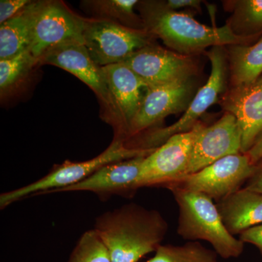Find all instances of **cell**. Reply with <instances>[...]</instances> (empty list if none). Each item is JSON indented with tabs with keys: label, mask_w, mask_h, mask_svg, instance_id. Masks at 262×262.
Here are the masks:
<instances>
[{
	"label": "cell",
	"mask_w": 262,
	"mask_h": 262,
	"mask_svg": "<svg viewBox=\"0 0 262 262\" xmlns=\"http://www.w3.org/2000/svg\"><path fill=\"white\" fill-rule=\"evenodd\" d=\"M94 229L106 245L112 262H138L156 251L168 224L159 212L132 203L100 215Z\"/></svg>",
	"instance_id": "6da1fadb"
},
{
	"label": "cell",
	"mask_w": 262,
	"mask_h": 262,
	"mask_svg": "<svg viewBox=\"0 0 262 262\" xmlns=\"http://www.w3.org/2000/svg\"><path fill=\"white\" fill-rule=\"evenodd\" d=\"M139 5L146 32L180 54L192 56L208 48L249 42L234 34L227 24L222 27L205 25L190 13L170 9L164 2H141Z\"/></svg>",
	"instance_id": "7a4b0ae2"
},
{
	"label": "cell",
	"mask_w": 262,
	"mask_h": 262,
	"mask_svg": "<svg viewBox=\"0 0 262 262\" xmlns=\"http://www.w3.org/2000/svg\"><path fill=\"white\" fill-rule=\"evenodd\" d=\"M179 206L177 232L189 241H206L223 258H237L244 244L226 228L213 200L203 193L170 188Z\"/></svg>",
	"instance_id": "3957f363"
},
{
	"label": "cell",
	"mask_w": 262,
	"mask_h": 262,
	"mask_svg": "<svg viewBox=\"0 0 262 262\" xmlns=\"http://www.w3.org/2000/svg\"><path fill=\"white\" fill-rule=\"evenodd\" d=\"M155 150L130 148L125 145L123 141L115 139L107 149L93 159L79 163L67 160L61 165L55 167L48 175L39 180L14 190L3 193L0 196V207L5 208L29 196L58 192L62 189L82 182L107 164L146 157Z\"/></svg>",
	"instance_id": "277c9868"
},
{
	"label": "cell",
	"mask_w": 262,
	"mask_h": 262,
	"mask_svg": "<svg viewBox=\"0 0 262 262\" xmlns=\"http://www.w3.org/2000/svg\"><path fill=\"white\" fill-rule=\"evenodd\" d=\"M211 64V74L206 83L198 90L184 115L178 121L168 127H160L139 135V142L131 146L134 149H157L171 136L192 130L199 122L208 108L218 101L219 96L227 91L229 82L227 49L223 46L211 48L206 52Z\"/></svg>",
	"instance_id": "5b68a950"
},
{
	"label": "cell",
	"mask_w": 262,
	"mask_h": 262,
	"mask_svg": "<svg viewBox=\"0 0 262 262\" xmlns=\"http://www.w3.org/2000/svg\"><path fill=\"white\" fill-rule=\"evenodd\" d=\"M146 30L131 29L104 19H84V45L96 64L122 63L133 53L151 44Z\"/></svg>",
	"instance_id": "8992f818"
},
{
	"label": "cell",
	"mask_w": 262,
	"mask_h": 262,
	"mask_svg": "<svg viewBox=\"0 0 262 262\" xmlns=\"http://www.w3.org/2000/svg\"><path fill=\"white\" fill-rule=\"evenodd\" d=\"M255 165L244 153L229 155L217 160L196 173L182 177L167 185L203 193L220 201L241 189L251 178Z\"/></svg>",
	"instance_id": "52a82bcc"
},
{
	"label": "cell",
	"mask_w": 262,
	"mask_h": 262,
	"mask_svg": "<svg viewBox=\"0 0 262 262\" xmlns=\"http://www.w3.org/2000/svg\"><path fill=\"white\" fill-rule=\"evenodd\" d=\"M203 125L199 122L192 130L171 136L165 144L144 158L138 179V189L150 186L166 187L184 177L193 144Z\"/></svg>",
	"instance_id": "ba28073f"
},
{
	"label": "cell",
	"mask_w": 262,
	"mask_h": 262,
	"mask_svg": "<svg viewBox=\"0 0 262 262\" xmlns=\"http://www.w3.org/2000/svg\"><path fill=\"white\" fill-rule=\"evenodd\" d=\"M122 63L148 86L164 85L192 80L196 63L192 56L151 44L133 53Z\"/></svg>",
	"instance_id": "9c48e42d"
},
{
	"label": "cell",
	"mask_w": 262,
	"mask_h": 262,
	"mask_svg": "<svg viewBox=\"0 0 262 262\" xmlns=\"http://www.w3.org/2000/svg\"><path fill=\"white\" fill-rule=\"evenodd\" d=\"M84 19L61 2L44 1L38 13L29 51L39 59L47 50L62 43H84Z\"/></svg>",
	"instance_id": "30bf717a"
},
{
	"label": "cell",
	"mask_w": 262,
	"mask_h": 262,
	"mask_svg": "<svg viewBox=\"0 0 262 262\" xmlns=\"http://www.w3.org/2000/svg\"><path fill=\"white\" fill-rule=\"evenodd\" d=\"M241 146L238 122L233 115L225 112L215 123L208 127L203 125L198 132L185 176L196 173L229 155L241 153Z\"/></svg>",
	"instance_id": "8fae6325"
},
{
	"label": "cell",
	"mask_w": 262,
	"mask_h": 262,
	"mask_svg": "<svg viewBox=\"0 0 262 262\" xmlns=\"http://www.w3.org/2000/svg\"><path fill=\"white\" fill-rule=\"evenodd\" d=\"M194 94L192 79L178 83L148 86L141 107L129 125L126 136L140 135L165 117L185 112Z\"/></svg>",
	"instance_id": "7c38bea8"
},
{
	"label": "cell",
	"mask_w": 262,
	"mask_h": 262,
	"mask_svg": "<svg viewBox=\"0 0 262 262\" xmlns=\"http://www.w3.org/2000/svg\"><path fill=\"white\" fill-rule=\"evenodd\" d=\"M110 95V104L120 119L119 137L123 141L127 128L139 111L148 85L124 63L101 67ZM125 142V141H124Z\"/></svg>",
	"instance_id": "4fadbf2b"
},
{
	"label": "cell",
	"mask_w": 262,
	"mask_h": 262,
	"mask_svg": "<svg viewBox=\"0 0 262 262\" xmlns=\"http://www.w3.org/2000/svg\"><path fill=\"white\" fill-rule=\"evenodd\" d=\"M222 96V108L238 122L246 154L262 131V75L251 83L229 87Z\"/></svg>",
	"instance_id": "5bb4252c"
},
{
	"label": "cell",
	"mask_w": 262,
	"mask_h": 262,
	"mask_svg": "<svg viewBox=\"0 0 262 262\" xmlns=\"http://www.w3.org/2000/svg\"><path fill=\"white\" fill-rule=\"evenodd\" d=\"M38 63L56 66L76 76L111 106L102 68L91 58L84 43L73 41L54 46L43 53Z\"/></svg>",
	"instance_id": "9a60e30c"
},
{
	"label": "cell",
	"mask_w": 262,
	"mask_h": 262,
	"mask_svg": "<svg viewBox=\"0 0 262 262\" xmlns=\"http://www.w3.org/2000/svg\"><path fill=\"white\" fill-rule=\"evenodd\" d=\"M146 157L107 164L82 182L58 191L91 192L101 196L122 194L137 189L141 164Z\"/></svg>",
	"instance_id": "2e32d148"
},
{
	"label": "cell",
	"mask_w": 262,
	"mask_h": 262,
	"mask_svg": "<svg viewBox=\"0 0 262 262\" xmlns=\"http://www.w3.org/2000/svg\"><path fill=\"white\" fill-rule=\"evenodd\" d=\"M216 206L232 235L262 224L261 193L243 188L221 200Z\"/></svg>",
	"instance_id": "e0dca14e"
},
{
	"label": "cell",
	"mask_w": 262,
	"mask_h": 262,
	"mask_svg": "<svg viewBox=\"0 0 262 262\" xmlns=\"http://www.w3.org/2000/svg\"><path fill=\"white\" fill-rule=\"evenodd\" d=\"M43 3L31 2L13 18L0 25V59L29 50L38 13Z\"/></svg>",
	"instance_id": "ac0fdd59"
},
{
	"label": "cell",
	"mask_w": 262,
	"mask_h": 262,
	"mask_svg": "<svg viewBox=\"0 0 262 262\" xmlns=\"http://www.w3.org/2000/svg\"><path fill=\"white\" fill-rule=\"evenodd\" d=\"M229 87L251 83L262 75V37L253 45H232L227 49Z\"/></svg>",
	"instance_id": "d6986e66"
},
{
	"label": "cell",
	"mask_w": 262,
	"mask_h": 262,
	"mask_svg": "<svg viewBox=\"0 0 262 262\" xmlns=\"http://www.w3.org/2000/svg\"><path fill=\"white\" fill-rule=\"evenodd\" d=\"M223 4L232 13L226 24L234 34L249 40L261 34L262 0H234Z\"/></svg>",
	"instance_id": "ffe728a7"
},
{
	"label": "cell",
	"mask_w": 262,
	"mask_h": 262,
	"mask_svg": "<svg viewBox=\"0 0 262 262\" xmlns=\"http://www.w3.org/2000/svg\"><path fill=\"white\" fill-rule=\"evenodd\" d=\"M137 0H95L85 1L86 6L97 19L112 20L131 29L145 30L141 17L134 13Z\"/></svg>",
	"instance_id": "44dd1931"
},
{
	"label": "cell",
	"mask_w": 262,
	"mask_h": 262,
	"mask_svg": "<svg viewBox=\"0 0 262 262\" xmlns=\"http://www.w3.org/2000/svg\"><path fill=\"white\" fill-rule=\"evenodd\" d=\"M145 262H218L217 253L199 243H188L183 246H162L155 255Z\"/></svg>",
	"instance_id": "7402d4cb"
},
{
	"label": "cell",
	"mask_w": 262,
	"mask_h": 262,
	"mask_svg": "<svg viewBox=\"0 0 262 262\" xmlns=\"http://www.w3.org/2000/svg\"><path fill=\"white\" fill-rule=\"evenodd\" d=\"M39 64L38 59L29 50L10 58L0 59V89L3 94L25 78L33 67Z\"/></svg>",
	"instance_id": "603a6c76"
},
{
	"label": "cell",
	"mask_w": 262,
	"mask_h": 262,
	"mask_svg": "<svg viewBox=\"0 0 262 262\" xmlns=\"http://www.w3.org/2000/svg\"><path fill=\"white\" fill-rule=\"evenodd\" d=\"M68 262H112L106 245L94 229L81 236Z\"/></svg>",
	"instance_id": "cb8c5ba5"
},
{
	"label": "cell",
	"mask_w": 262,
	"mask_h": 262,
	"mask_svg": "<svg viewBox=\"0 0 262 262\" xmlns=\"http://www.w3.org/2000/svg\"><path fill=\"white\" fill-rule=\"evenodd\" d=\"M32 1L29 0H1L0 1V25L13 18Z\"/></svg>",
	"instance_id": "d4e9b609"
},
{
	"label": "cell",
	"mask_w": 262,
	"mask_h": 262,
	"mask_svg": "<svg viewBox=\"0 0 262 262\" xmlns=\"http://www.w3.org/2000/svg\"><path fill=\"white\" fill-rule=\"evenodd\" d=\"M239 241L252 244L259 250L262 256V224L245 230L239 234Z\"/></svg>",
	"instance_id": "484cf974"
},
{
	"label": "cell",
	"mask_w": 262,
	"mask_h": 262,
	"mask_svg": "<svg viewBox=\"0 0 262 262\" xmlns=\"http://www.w3.org/2000/svg\"><path fill=\"white\" fill-rule=\"evenodd\" d=\"M244 188L262 194V160L255 165L254 172L245 184Z\"/></svg>",
	"instance_id": "4316f807"
},
{
	"label": "cell",
	"mask_w": 262,
	"mask_h": 262,
	"mask_svg": "<svg viewBox=\"0 0 262 262\" xmlns=\"http://www.w3.org/2000/svg\"><path fill=\"white\" fill-rule=\"evenodd\" d=\"M164 3L168 8L177 11L184 8H193L196 11H202L201 0H168Z\"/></svg>",
	"instance_id": "83f0119b"
},
{
	"label": "cell",
	"mask_w": 262,
	"mask_h": 262,
	"mask_svg": "<svg viewBox=\"0 0 262 262\" xmlns=\"http://www.w3.org/2000/svg\"><path fill=\"white\" fill-rule=\"evenodd\" d=\"M246 155L253 165H256L262 160V131Z\"/></svg>",
	"instance_id": "f1b7e54d"
}]
</instances>
